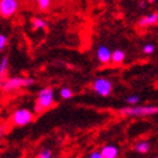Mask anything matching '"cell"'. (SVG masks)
Returning a JSON list of instances; mask_svg holds the SVG:
<instances>
[{
  "label": "cell",
  "instance_id": "3",
  "mask_svg": "<svg viewBox=\"0 0 158 158\" xmlns=\"http://www.w3.org/2000/svg\"><path fill=\"white\" fill-rule=\"evenodd\" d=\"M35 83L34 78H29V77H9L6 81L3 83L2 89L4 92H9V91H15L18 88H23V87H29Z\"/></svg>",
  "mask_w": 158,
  "mask_h": 158
},
{
  "label": "cell",
  "instance_id": "16",
  "mask_svg": "<svg viewBox=\"0 0 158 158\" xmlns=\"http://www.w3.org/2000/svg\"><path fill=\"white\" fill-rule=\"evenodd\" d=\"M140 101V96L137 95H130L126 97V102L128 104V106H136Z\"/></svg>",
  "mask_w": 158,
  "mask_h": 158
},
{
  "label": "cell",
  "instance_id": "9",
  "mask_svg": "<svg viewBox=\"0 0 158 158\" xmlns=\"http://www.w3.org/2000/svg\"><path fill=\"white\" fill-rule=\"evenodd\" d=\"M156 23H158V13L157 12H152V13H149V15H145L139 19L140 27H149V26H153Z\"/></svg>",
  "mask_w": 158,
  "mask_h": 158
},
{
  "label": "cell",
  "instance_id": "5",
  "mask_svg": "<svg viewBox=\"0 0 158 158\" xmlns=\"http://www.w3.org/2000/svg\"><path fill=\"white\" fill-rule=\"evenodd\" d=\"M32 119H34V113L26 108L17 109L15 113H13V117H12L13 123L18 127H22V126H26V124L31 123Z\"/></svg>",
  "mask_w": 158,
  "mask_h": 158
},
{
  "label": "cell",
  "instance_id": "10",
  "mask_svg": "<svg viewBox=\"0 0 158 158\" xmlns=\"http://www.w3.org/2000/svg\"><path fill=\"white\" fill-rule=\"evenodd\" d=\"M101 154L104 158H118L119 156V149H118L115 145H105L101 149Z\"/></svg>",
  "mask_w": 158,
  "mask_h": 158
},
{
  "label": "cell",
  "instance_id": "20",
  "mask_svg": "<svg viewBox=\"0 0 158 158\" xmlns=\"http://www.w3.org/2000/svg\"><path fill=\"white\" fill-rule=\"evenodd\" d=\"M89 158H104V157H102L101 152H94V153H91Z\"/></svg>",
  "mask_w": 158,
  "mask_h": 158
},
{
  "label": "cell",
  "instance_id": "4",
  "mask_svg": "<svg viewBox=\"0 0 158 158\" xmlns=\"http://www.w3.org/2000/svg\"><path fill=\"white\" fill-rule=\"evenodd\" d=\"M92 89L95 94L102 97H108L111 95L113 92V83L110 79L104 78V77H98L92 82Z\"/></svg>",
  "mask_w": 158,
  "mask_h": 158
},
{
  "label": "cell",
  "instance_id": "14",
  "mask_svg": "<svg viewBox=\"0 0 158 158\" xmlns=\"http://www.w3.org/2000/svg\"><path fill=\"white\" fill-rule=\"evenodd\" d=\"M32 2L35 3L38 9L42 12H47L52 5V0H32Z\"/></svg>",
  "mask_w": 158,
  "mask_h": 158
},
{
  "label": "cell",
  "instance_id": "13",
  "mask_svg": "<svg viewBox=\"0 0 158 158\" xmlns=\"http://www.w3.org/2000/svg\"><path fill=\"white\" fill-rule=\"evenodd\" d=\"M150 149V143L149 141H139L135 144L134 147V150L136 153H140V154H145L149 152Z\"/></svg>",
  "mask_w": 158,
  "mask_h": 158
},
{
  "label": "cell",
  "instance_id": "11",
  "mask_svg": "<svg viewBox=\"0 0 158 158\" xmlns=\"http://www.w3.org/2000/svg\"><path fill=\"white\" fill-rule=\"evenodd\" d=\"M124 60H126V52H124L123 49H114L113 53H111V64L114 65H121L124 62Z\"/></svg>",
  "mask_w": 158,
  "mask_h": 158
},
{
  "label": "cell",
  "instance_id": "23",
  "mask_svg": "<svg viewBox=\"0 0 158 158\" xmlns=\"http://www.w3.org/2000/svg\"><path fill=\"white\" fill-rule=\"evenodd\" d=\"M156 158H158V156H157V157H156Z\"/></svg>",
  "mask_w": 158,
  "mask_h": 158
},
{
  "label": "cell",
  "instance_id": "18",
  "mask_svg": "<svg viewBox=\"0 0 158 158\" xmlns=\"http://www.w3.org/2000/svg\"><path fill=\"white\" fill-rule=\"evenodd\" d=\"M6 45H8V36L0 32V52H3Z\"/></svg>",
  "mask_w": 158,
  "mask_h": 158
},
{
  "label": "cell",
  "instance_id": "8",
  "mask_svg": "<svg viewBox=\"0 0 158 158\" xmlns=\"http://www.w3.org/2000/svg\"><path fill=\"white\" fill-rule=\"evenodd\" d=\"M8 73H9V57L4 55L0 58V87H2L3 83L9 78Z\"/></svg>",
  "mask_w": 158,
  "mask_h": 158
},
{
  "label": "cell",
  "instance_id": "17",
  "mask_svg": "<svg viewBox=\"0 0 158 158\" xmlns=\"http://www.w3.org/2000/svg\"><path fill=\"white\" fill-rule=\"evenodd\" d=\"M156 51V45L153 43H147L143 45V53L144 55H152Z\"/></svg>",
  "mask_w": 158,
  "mask_h": 158
},
{
  "label": "cell",
  "instance_id": "1",
  "mask_svg": "<svg viewBox=\"0 0 158 158\" xmlns=\"http://www.w3.org/2000/svg\"><path fill=\"white\" fill-rule=\"evenodd\" d=\"M53 104H55V89L52 87H44L38 94L34 105V111L35 113H42V111L52 108Z\"/></svg>",
  "mask_w": 158,
  "mask_h": 158
},
{
  "label": "cell",
  "instance_id": "21",
  "mask_svg": "<svg viewBox=\"0 0 158 158\" xmlns=\"http://www.w3.org/2000/svg\"><path fill=\"white\" fill-rule=\"evenodd\" d=\"M145 5H147V4H145V2H143V0L139 3V6H140V8H145Z\"/></svg>",
  "mask_w": 158,
  "mask_h": 158
},
{
  "label": "cell",
  "instance_id": "12",
  "mask_svg": "<svg viewBox=\"0 0 158 158\" xmlns=\"http://www.w3.org/2000/svg\"><path fill=\"white\" fill-rule=\"evenodd\" d=\"M31 27L34 31L40 29H47V19L43 17H32L31 18Z\"/></svg>",
  "mask_w": 158,
  "mask_h": 158
},
{
  "label": "cell",
  "instance_id": "19",
  "mask_svg": "<svg viewBox=\"0 0 158 158\" xmlns=\"http://www.w3.org/2000/svg\"><path fill=\"white\" fill-rule=\"evenodd\" d=\"M51 157H52V150L51 149H43L38 156V158H51Z\"/></svg>",
  "mask_w": 158,
  "mask_h": 158
},
{
  "label": "cell",
  "instance_id": "2",
  "mask_svg": "<svg viewBox=\"0 0 158 158\" xmlns=\"http://www.w3.org/2000/svg\"><path fill=\"white\" fill-rule=\"evenodd\" d=\"M119 113L127 117H148L158 114V105H136L121 108Z\"/></svg>",
  "mask_w": 158,
  "mask_h": 158
},
{
  "label": "cell",
  "instance_id": "6",
  "mask_svg": "<svg viewBox=\"0 0 158 158\" xmlns=\"http://www.w3.org/2000/svg\"><path fill=\"white\" fill-rule=\"evenodd\" d=\"M18 0H0V17L10 18L18 10Z\"/></svg>",
  "mask_w": 158,
  "mask_h": 158
},
{
  "label": "cell",
  "instance_id": "22",
  "mask_svg": "<svg viewBox=\"0 0 158 158\" xmlns=\"http://www.w3.org/2000/svg\"><path fill=\"white\" fill-rule=\"evenodd\" d=\"M147 2H148V3H150V4H153V3H156V2H157V0H147Z\"/></svg>",
  "mask_w": 158,
  "mask_h": 158
},
{
  "label": "cell",
  "instance_id": "15",
  "mask_svg": "<svg viewBox=\"0 0 158 158\" xmlns=\"http://www.w3.org/2000/svg\"><path fill=\"white\" fill-rule=\"evenodd\" d=\"M60 97L61 98H64V100H69V98H71L74 96V92H73V89L71 88H69V87H62L61 89H60Z\"/></svg>",
  "mask_w": 158,
  "mask_h": 158
},
{
  "label": "cell",
  "instance_id": "7",
  "mask_svg": "<svg viewBox=\"0 0 158 158\" xmlns=\"http://www.w3.org/2000/svg\"><path fill=\"white\" fill-rule=\"evenodd\" d=\"M111 53H113V51L109 47L101 44L96 49V58L101 65H108V64H111Z\"/></svg>",
  "mask_w": 158,
  "mask_h": 158
}]
</instances>
